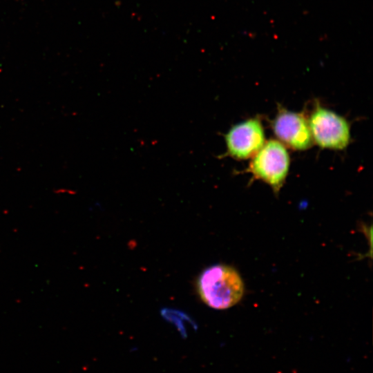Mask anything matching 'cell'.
Returning a JSON list of instances; mask_svg holds the SVG:
<instances>
[{
  "label": "cell",
  "mask_w": 373,
  "mask_h": 373,
  "mask_svg": "<svg viewBox=\"0 0 373 373\" xmlns=\"http://www.w3.org/2000/svg\"><path fill=\"white\" fill-rule=\"evenodd\" d=\"M289 167L288 152L280 142L269 140L253 157L249 171L253 176L268 184L278 193L287 177Z\"/></svg>",
  "instance_id": "obj_2"
},
{
  "label": "cell",
  "mask_w": 373,
  "mask_h": 373,
  "mask_svg": "<svg viewBox=\"0 0 373 373\" xmlns=\"http://www.w3.org/2000/svg\"><path fill=\"white\" fill-rule=\"evenodd\" d=\"M227 153L232 157L245 160L254 157L265 144L262 124L257 117L233 127L225 135Z\"/></svg>",
  "instance_id": "obj_4"
},
{
  "label": "cell",
  "mask_w": 373,
  "mask_h": 373,
  "mask_svg": "<svg viewBox=\"0 0 373 373\" xmlns=\"http://www.w3.org/2000/svg\"><path fill=\"white\" fill-rule=\"evenodd\" d=\"M313 140L321 147L343 149L350 140V125L345 118L316 104L308 120Z\"/></svg>",
  "instance_id": "obj_3"
},
{
  "label": "cell",
  "mask_w": 373,
  "mask_h": 373,
  "mask_svg": "<svg viewBox=\"0 0 373 373\" xmlns=\"http://www.w3.org/2000/svg\"><path fill=\"white\" fill-rule=\"evenodd\" d=\"M196 288L202 301L215 309L234 306L244 294V283L238 272L222 264L204 269L198 278Z\"/></svg>",
  "instance_id": "obj_1"
},
{
  "label": "cell",
  "mask_w": 373,
  "mask_h": 373,
  "mask_svg": "<svg viewBox=\"0 0 373 373\" xmlns=\"http://www.w3.org/2000/svg\"><path fill=\"white\" fill-rule=\"evenodd\" d=\"M272 128L280 142L292 149L305 150L312 146L313 139L308 121L301 113L280 107Z\"/></svg>",
  "instance_id": "obj_5"
},
{
  "label": "cell",
  "mask_w": 373,
  "mask_h": 373,
  "mask_svg": "<svg viewBox=\"0 0 373 373\" xmlns=\"http://www.w3.org/2000/svg\"><path fill=\"white\" fill-rule=\"evenodd\" d=\"M161 315L165 321L175 327L180 335L183 338H186L188 336L186 325H191L194 330L198 329L195 322L183 312L164 308L161 310Z\"/></svg>",
  "instance_id": "obj_6"
}]
</instances>
